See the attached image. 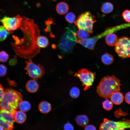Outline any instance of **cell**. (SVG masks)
<instances>
[{
	"instance_id": "6da1fadb",
	"label": "cell",
	"mask_w": 130,
	"mask_h": 130,
	"mask_svg": "<svg viewBox=\"0 0 130 130\" xmlns=\"http://www.w3.org/2000/svg\"><path fill=\"white\" fill-rule=\"evenodd\" d=\"M23 18L19 28L23 32L24 36L20 41L19 46L25 53L35 56L40 50V48L37 43L40 34L39 26L33 20L25 17Z\"/></svg>"
},
{
	"instance_id": "7a4b0ae2",
	"label": "cell",
	"mask_w": 130,
	"mask_h": 130,
	"mask_svg": "<svg viewBox=\"0 0 130 130\" xmlns=\"http://www.w3.org/2000/svg\"><path fill=\"white\" fill-rule=\"evenodd\" d=\"M120 80L114 75L103 78L98 85L97 92L100 97L106 99L110 98L113 93L120 91Z\"/></svg>"
},
{
	"instance_id": "3957f363",
	"label": "cell",
	"mask_w": 130,
	"mask_h": 130,
	"mask_svg": "<svg viewBox=\"0 0 130 130\" xmlns=\"http://www.w3.org/2000/svg\"><path fill=\"white\" fill-rule=\"evenodd\" d=\"M22 98L19 92L11 88H6L4 90L3 98L0 102V108L14 115L22 101Z\"/></svg>"
},
{
	"instance_id": "277c9868",
	"label": "cell",
	"mask_w": 130,
	"mask_h": 130,
	"mask_svg": "<svg viewBox=\"0 0 130 130\" xmlns=\"http://www.w3.org/2000/svg\"><path fill=\"white\" fill-rule=\"evenodd\" d=\"M94 18V16L90 12H86L79 15L74 23L78 29L85 30L91 33L93 24L96 22Z\"/></svg>"
},
{
	"instance_id": "5b68a950",
	"label": "cell",
	"mask_w": 130,
	"mask_h": 130,
	"mask_svg": "<svg viewBox=\"0 0 130 130\" xmlns=\"http://www.w3.org/2000/svg\"><path fill=\"white\" fill-rule=\"evenodd\" d=\"M115 50L122 58H130V39L126 37L120 38L115 46Z\"/></svg>"
},
{
	"instance_id": "8992f818",
	"label": "cell",
	"mask_w": 130,
	"mask_h": 130,
	"mask_svg": "<svg viewBox=\"0 0 130 130\" xmlns=\"http://www.w3.org/2000/svg\"><path fill=\"white\" fill-rule=\"evenodd\" d=\"M96 73L89 71L85 69H82L75 73L74 76L79 79L84 87V90L89 89L92 85Z\"/></svg>"
},
{
	"instance_id": "52a82bcc",
	"label": "cell",
	"mask_w": 130,
	"mask_h": 130,
	"mask_svg": "<svg viewBox=\"0 0 130 130\" xmlns=\"http://www.w3.org/2000/svg\"><path fill=\"white\" fill-rule=\"evenodd\" d=\"M130 128V120L114 121L105 118L101 124L99 130H117Z\"/></svg>"
},
{
	"instance_id": "ba28073f",
	"label": "cell",
	"mask_w": 130,
	"mask_h": 130,
	"mask_svg": "<svg viewBox=\"0 0 130 130\" xmlns=\"http://www.w3.org/2000/svg\"><path fill=\"white\" fill-rule=\"evenodd\" d=\"M23 19L19 15L13 17L6 16L0 19V22L9 33H12L19 28Z\"/></svg>"
},
{
	"instance_id": "9c48e42d",
	"label": "cell",
	"mask_w": 130,
	"mask_h": 130,
	"mask_svg": "<svg viewBox=\"0 0 130 130\" xmlns=\"http://www.w3.org/2000/svg\"><path fill=\"white\" fill-rule=\"evenodd\" d=\"M26 62V65L25 69L29 76L33 79L40 78L44 74L45 70L42 65L34 64L31 59Z\"/></svg>"
},
{
	"instance_id": "30bf717a",
	"label": "cell",
	"mask_w": 130,
	"mask_h": 130,
	"mask_svg": "<svg viewBox=\"0 0 130 130\" xmlns=\"http://www.w3.org/2000/svg\"><path fill=\"white\" fill-rule=\"evenodd\" d=\"M76 33H74L73 36L66 32L62 37L59 44V46L63 52H67L72 50L74 41H75Z\"/></svg>"
},
{
	"instance_id": "8fae6325",
	"label": "cell",
	"mask_w": 130,
	"mask_h": 130,
	"mask_svg": "<svg viewBox=\"0 0 130 130\" xmlns=\"http://www.w3.org/2000/svg\"><path fill=\"white\" fill-rule=\"evenodd\" d=\"M39 86V84L36 80L33 79L27 82L26 85V88L29 92L34 93L37 91Z\"/></svg>"
},
{
	"instance_id": "7c38bea8",
	"label": "cell",
	"mask_w": 130,
	"mask_h": 130,
	"mask_svg": "<svg viewBox=\"0 0 130 130\" xmlns=\"http://www.w3.org/2000/svg\"><path fill=\"white\" fill-rule=\"evenodd\" d=\"M119 91H117L113 93L110 97L112 102L116 105L120 104L124 99V96L123 94Z\"/></svg>"
},
{
	"instance_id": "4fadbf2b",
	"label": "cell",
	"mask_w": 130,
	"mask_h": 130,
	"mask_svg": "<svg viewBox=\"0 0 130 130\" xmlns=\"http://www.w3.org/2000/svg\"><path fill=\"white\" fill-rule=\"evenodd\" d=\"M69 9L68 4L64 2H60L57 4L56 7L57 13L60 15L65 14L68 11Z\"/></svg>"
},
{
	"instance_id": "5bb4252c",
	"label": "cell",
	"mask_w": 130,
	"mask_h": 130,
	"mask_svg": "<svg viewBox=\"0 0 130 130\" xmlns=\"http://www.w3.org/2000/svg\"><path fill=\"white\" fill-rule=\"evenodd\" d=\"M118 40L117 36L112 33L107 34L105 38V40L107 44L112 46H115Z\"/></svg>"
},
{
	"instance_id": "9a60e30c",
	"label": "cell",
	"mask_w": 130,
	"mask_h": 130,
	"mask_svg": "<svg viewBox=\"0 0 130 130\" xmlns=\"http://www.w3.org/2000/svg\"><path fill=\"white\" fill-rule=\"evenodd\" d=\"M2 116L6 122L13 124L15 122L14 115L11 112L0 108Z\"/></svg>"
},
{
	"instance_id": "2e32d148",
	"label": "cell",
	"mask_w": 130,
	"mask_h": 130,
	"mask_svg": "<svg viewBox=\"0 0 130 130\" xmlns=\"http://www.w3.org/2000/svg\"><path fill=\"white\" fill-rule=\"evenodd\" d=\"M38 109L39 111L42 113H48L51 109V104L46 101H42L39 105Z\"/></svg>"
},
{
	"instance_id": "e0dca14e",
	"label": "cell",
	"mask_w": 130,
	"mask_h": 130,
	"mask_svg": "<svg viewBox=\"0 0 130 130\" xmlns=\"http://www.w3.org/2000/svg\"><path fill=\"white\" fill-rule=\"evenodd\" d=\"M15 121L19 124H22L26 120V114L21 111H16L14 114Z\"/></svg>"
},
{
	"instance_id": "ac0fdd59",
	"label": "cell",
	"mask_w": 130,
	"mask_h": 130,
	"mask_svg": "<svg viewBox=\"0 0 130 130\" xmlns=\"http://www.w3.org/2000/svg\"><path fill=\"white\" fill-rule=\"evenodd\" d=\"M75 121L78 125L84 127L88 124L89 121L88 118L85 115H77L76 117Z\"/></svg>"
},
{
	"instance_id": "d6986e66",
	"label": "cell",
	"mask_w": 130,
	"mask_h": 130,
	"mask_svg": "<svg viewBox=\"0 0 130 130\" xmlns=\"http://www.w3.org/2000/svg\"><path fill=\"white\" fill-rule=\"evenodd\" d=\"M37 43L38 46L40 48H44L48 46L49 41L46 37L39 36L37 39Z\"/></svg>"
},
{
	"instance_id": "ffe728a7",
	"label": "cell",
	"mask_w": 130,
	"mask_h": 130,
	"mask_svg": "<svg viewBox=\"0 0 130 130\" xmlns=\"http://www.w3.org/2000/svg\"><path fill=\"white\" fill-rule=\"evenodd\" d=\"M0 125L4 129L6 130H10L14 128L13 124L8 122L6 121L2 117L0 110Z\"/></svg>"
},
{
	"instance_id": "44dd1931",
	"label": "cell",
	"mask_w": 130,
	"mask_h": 130,
	"mask_svg": "<svg viewBox=\"0 0 130 130\" xmlns=\"http://www.w3.org/2000/svg\"><path fill=\"white\" fill-rule=\"evenodd\" d=\"M101 60L103 63L104 64L109 65L113 63L114 61V58L111 54L106 53L102 56Z\"/></svg>"
},
{
	"instance_id": "7402d4cb",
	"label": "cell",
	"mask_w": 130,
	"mask_h": 130,
	"mask_svg": "<svg viewBox=\"0 0 130 130\" xmlns=\"http://www.w3.org/2000/svg\"><path fill=\"white\" fill-rule=\"evenodd\" d=\"M113 6L111 3L106 2L104 3L101 8L102 12L104 13L107 14L111 12L113 10Z\"/></svg>"
},
{
	"instance_id": "603a6c76",
	"label": "cell",
	"mask_w": 130,
	"mask_h": 130,
	"mask_svg": "<svg viewBox=\"0 0 130 130\" xmlns=\"http://www.w3.org/2000/svg\"><path fill=\"white\" fill-rule=\"evenodd\" d=\"M76 35L77 36V39L84 40L89 38V33L86 31L78 29L77 31Z\"/></svg>"
},
{
	"instance_id": "cb8c5ba5",
	"label": "cell",
	"mask_w": 130,
	"mask_h": 130,
	"mask_svg": "<svg viewBox=\"0 0 130 130\" xmlns=\"http://www.w3.org/2000/svg\"><path fill=\"white\" fill-rule=\"evenodd\" d=\"M19 106L20 110L24 112L28 111L31 107L30 103L26 101H21L19 104Z\"/></svg>"
},
{
	"instance_id": "d4e9b609",
	"label": "cell",
	"mask_w": 130,
	"mask_h": 130,
	"mask_svg": "<svg viewBox=\"0 0 130 130\" xmlns=\"http://www.w3.org/2000/svg\"><path fill=\"white\" fill-rule=\"evenodd\" d=\"M9 33L3 26L0 25V41L6 39Z\"/></svg>"
},
{
	"instance_id": "484cf974",
	"label": "cell",
	"mask_w": 130,
	"mask_h": 130,
	"mask_svg": "<svg viewBox=\"0 0 130 130\" xmlns=\"http://www.w3.org/2000/svg\"><path fill=\"white\" fill-rule=\"evenodd\" d=\"M80 91L79 89L77 87H73L70 89V94L71 97L76 98L79 95Z\"/></svg>"
},
{
	"instance_id": "4316f807",
	"label": "cell",
	"mask_w": 130,
	"mask_h": 130,
	"mask_svg": "<svg viewBox=\"0 0 130 130\" xmlns=\"http://www.w3.org/2000/svg\"><path fill=\"white\" fill-rule=\"evenodd\" d=\"M102 105L104 109L107 110H110L112 108L113 103L111 101L106 99L103 102Z\"/></svg>"
},
{
	"instance_id": "83f0119b",
	"label": "cell",
	"mask_w": 130,
	"mask_h": 130,
	"mask_svg": "<svg viewBox=\"0 0 130 130\" xmlns=\"http://www.w3.org/2000/svg\"><path fill=\"white\" fill-rule=\"evenodd\" d=\"M65 18L66 20L70 23L74 22L75 19V16L72 12L68 13L65 16Z\"/></svg>"
},
{
	"instance_id": "f1b7e54d",
	"label": "cell",
	"mask_w": 130,
	"mask_h": 130,
	"mask_svg": "<svg viewBox=\"0 0 130 130\" xmlns=\"http://www.w3.org/2000/svg\"><path fill=\"white\" fill-rule=\"evenodd\" d=\"M8 54L5 51H1L0 52V61L5 62L9 58Z\"/></svg>"
},
{
	"instance_id": "f546056e",
	"label": "cell",
	"mask_w": 130,
	"mask_h": 130,
	"mask_svg": "<svg viewBox=\"0 0 130 130\" xmlns=\"http://www.w3.org/2000/svg\"><path fill=\"white\" fill-rule=\"evenodd\" d=\"M122 16L126 22L130 23V10H126L122 13Z\"/></svg>"
},
{
	"instance_id": "4dcf8cb0",
	"label": "cell",
	"mask_w": 130,
	"mask_h": 130,
	"mask_svg": "<svg viewBox=\"0 0 130 130\" xmlns=\"http://www.w3.org/2000/svg\"><path fill=\"white\" fill-rule=\"evenodd\" d=\"M7 70L6 67L4 65L0 64V76H3L6 74Z\"/></svg>"
},
{
	"instance_id": "1f68e13d",
	"label": "cell",
	"mask_w": 130,
	"mask_h": 130,
	"mask_svg": "<svg viewBox=\"0 0 130 130\" xmlns=\"http://www.w3.org/2000/svg\"><path fill=\"white\" fill-rule=\"evenodd\" d=\"M64 129L65 130H73L74 127L73 125L69 123H67L64 125Z\"/></svg>"
},
{
	"instance_id": "d6a6232c",
	"label": "cell",
	"mask_w": 130,
	"mask_h": 130,
	"mask_svg": "<svg viewBox=\"0 0 130 130\" xmlns=\"http://www.w3.org/2000/svg\"><path fill=\"white\" fill-rule=\"evenodd\" d=\"M84 129L85 130H96V128L93 125L87 124L84 127Z\"/></svg>"
},
{
	"instance_id": "836d02e7",
	"label": "cell",
	"mask_w": 130,
	"mask_h": 130,
	"mask_svg": "<svg viewBox=\"0 0 130 130\" xmlns=\"http://www.w3.org/2000/svg\"><path fill=\"white\" fill-rule=\"evenodd\" d=\"M4 92V90L2 86L0 84V102L1 100Z\"/></svg>"
},
{
	"instance_id": "e575fe53",
	"label": "cell",
	"mask_w": 130,
	"mask_h": 130,
	"mask_svg": "<svg viewBox=\"0 0 130 130\" xmlns=\"http://www.w3.org/2000/svg\"><path fill=\"white\" fill-rule=\"evenodd\" d=\"M125 100L127 103L130 104V92H127L125 96Z\"/></svg>"
},
{
	"instance_id": "d590c367",
	"label": "cell",
	"mask_w": 130,
	"mask_h": 130,
	"mask_svg": "<svg viewBox=\"0 0 130 130\" xmlns=\"http://www.w3.org/2000/svg\"><path fill=\"white\" fill-rule=\"evenodd\" d=\"M4 129L3 127L0 125V130H3Z\"/></svg>"
}]
</instances>
